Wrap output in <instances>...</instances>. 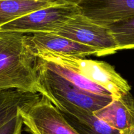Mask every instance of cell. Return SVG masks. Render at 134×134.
<instances>
[{
  "label": "cell",
  "instance_id": "cell-1",
  "mask_svg": "<svg viewBox=\"0 0 134 134\" xmlns=\"http://www.w3.org/2000/svg\"><path fill=\"white\" fill-rule=\"evenodd\" d=\"M37 61L28 34L0 32V91L14 89L40 94Z\"/></svg>",
  "mask_w": 134,
  "mask_h": 134
},
{
  "label": "cell",
  "instance_id": "cell-2",
  "mask_svg": "<svg viewBox=\"0 0 134 134\" xmlns=\"http://www.w3.org/2000/svg\"><path fill=\"white\" fill-rule=\"evenodd\" d=\"M37 56L41 60L61 64L75 71L108 91L113 99L120 98L130 92L131 86L127 80L116 72L114 66L105 62L51 52L41 53Z\"/></svg>",
  "mask_w": 134,
  "mask_h": 134
},
{
  "label": "cell",
  "instance_id": "cell-3",
  "mask_svg": "<svg viewBox=\"0 0 134 134\" xmlns=\"http://www.w3.org/2000/svg\"><path fill=\"white\" fill-rule=\"evenodd\" d=\"M41 95L48 99L52 103L65 102L94 113L108 105L112 96L93 94L79 89L68 81L44 66L38 59Z\"/></svg>",
  "mask_w": 134,
  "mask_h": 134
},
{
  "label": "cell",
  "instance_id": "cell-4",
  "mask_svg": "<svg viewBox=\"0 0 134 134\" xmlns=\"http://www.w3.org/2000/svg\"><path fill=\"white\" fill-rule=\"evenodd\" d=\"M81 13L77 4L59 3L34 11L0 27V32H55L70 18Z\"/></svg>",
  "mask_w": 134,
  "mask_h": 134
},
{
  "label": "cell",
  "instance_id": "cell-5",
  "mask_svg": "<svg viewBox=\"0 0 134 134\" xmlns=\"http://www.w3.org/2000/svg\"><path fill=\"white\" fill-rule=\"evenodd\" d=\"M54 33L96 49L98 56L112 55L119 51L108 26L96 23L81 13L72 17Z\"/></svg>",
  "mask_w": 134,
  "mask_h": 134
},
{
  "label": "cell",
  "instance_id": "cell-6",
  "mask_svg": "<svg viewBox=\"0 0 134 134\" xmlns=\"http://www.w3.org/2000/svg\"><path fill=\"white\" fill-rule=\"evenodd\" d=\"M18 113L26 130L31 134H79L62 112L44 96L20 108Z\"/></svg>",
  "mask_w": 134,
  "mask_h": 134
},
{
  "label": "cell",
  "instance_id": "cell-7",
  "mask_svg": "<svg viewBox=\"0 0 134 134\" xmlns=\"http://www.w3.org/2000/svg\"><path fill=\"white\" fill-rule=\"evenodd\" d=\"M77 5L81 14L107 26L134 17V0H81Z\"/></svg>",
  "mask_w": 134,
  "mask_h": 134
},
{
  "label": "cell",
  "instance_id": "cell-8",
  "mask_svg": "<svg viewBox=\"0 0 134 134\" xmlns=\"http://www.w3.org/2000/svg\"><path fill=\"white\" fill-rule=\"evenodd\" d=\"M28 41L36 55L51 52L81 58L92 55L98 56V51L96 49L54 32L28 34Z\"/></svg>",
  "mask_w": 134,
  "mask_h": 134
},
{
  "label": "cell",
  "instance_id": "cell-9",
  "mask_svg": "<svg viewBox=\"0 0 134 134\" xmlns=\"http://www.w3.org/2000/svg\"><path fill=\"white\" fill-rule=\"evenodd\" d=\"M79 134H127L113 128L94 113L65 102L52 103Z\"/></svg>",
  "mask_w": 134,
  "mask_h": 134
},
{
  "label": "cell",
  "instance_id": "cell-10",
  "mask_svg": "<svg viewBox=\"0 0 134 134\" xmlns=\"http://www.w3.org/2000/svg\"><path fill=\"white\" fill-rule=\"evenodd\" d=\"M94 114L113 128L128 132L134 127V97L130 92L120 98L113 99Z\"/></svg>",
  "mask_w": 134,
  "mask_h": 134
},
{
  "label": "cell",
  "instance_id": "cell-11",
  "mask_svg": "<svg viewBox=\"0 0 134 134\" xmlns=\"http://www.w3.org/2000/svg\"><path fill=\"white\" fill-rule=\"evenodd\" d=\"M41 97L39 93L18 89L0 91V127L18 115L20 108L33 103Z\"/></svg>",
  "mask_w": 134,
  "mask_h": 134
},
{
  "label": "cell",
  "instance_id": "cell-12",
  "mask_svg": "<svg viewBox=\"0 0 134 134\" xmlns=\"http://www.w3.org/2000/svg\"><path fill=\"white\" fill-rule=\"evenodd\" d=\"M56 3H59L47 0H0V27L31 12Z\"/></svg>",
  "mask_w": 134,
  "mask_h": 134
},
{
  "label": "cell",
  "instance_id": "cell-13",
  "mask_svg": "<svg viewBox=\"0 0 134 134\" xmlns=\"http://www.w3.org/2000/svg\"><path fill=\"white\" fill-rule=\"evenodd\" d=\"M38 59L44 66L54 73L60 75V76L64 78L65 80L70 82L79 89L88 92V93H93V94L99 95L112 96L111 93H109L105 89L90 81L84 76L76 72L75 71L61 64H56L52 62L45 61V60H41L39 58Z\"/></svg>",
  "mask_w": 134,
  "mask_h": 134
},
{
  "label": "cell",
  "instance_id": "cell-14",
  "mask_svg": "<svg viewBox=\"0 0 134 134\" xmlns=\"http://www.w3.org/2000/svg\"><path fill=\"white\" fill-rule=\"evenodd\" d=\"M117 43L119 50L134 49V17L108 26Z\"/></svg>",
  "mask_w": 134,
  "mask_h": 134
},
{
  "label": "cell",
  "instance_id": "cell-15",
  "mask_svg": "<svg viewBox=\"0 0 134 134\" xmlns=\"http://www.w3.org/2000/svg\"><path fill=\"white\" fill-rule=\"evenodd\" d=\"M23 122L18 114L0 127V134H21Z\"/></svg>",
  "mask_w": 134,
  "mask_h": 134
},
{
  "label": "cell",
  "instance_id": "cell-16",
  "mask_svg": "<svg viewBox=\"0 0 134 134\" xmlns=\"http://www.w3.org/2000/svg\"><path fill=\"white\" fill-rule=\"evenodd\" d=\"M64 2H68V3H74V4H78L81 0H62Z\"/></svg>",
  "mask_w": 134,
  "mask_h": 134
},
{
  "label": "cell",
  "instance_id": "cell-17",
  "mask_svg": "<svg viewBox=\"0 0 134 134\" xmlns=\"http://www.w3.org/2000/svg\"><path fill=\"white\" fill-rule=\"evenodd\" d=\"M47 1H52V2H58V3H61V2H64L62 0H47Z\"/></svg>",
  "mask_w": 134,
  "mask_h": 134
},
{
  "label": "cell",
  "instance_id": "cell-18",
  "mask_svg": "<svg viewBox=\"0 0 134 134\" xmlns=\"http://www.w3.org/2000/svg\"><path fill=\"white\" fill-rule=\"evenodd\" d=\"M127 134H134V127L131 129V130L128 131V133Z\"/></svg>",
  "mask_w": 134,
  "mask_h": 134
}]
</instances>
